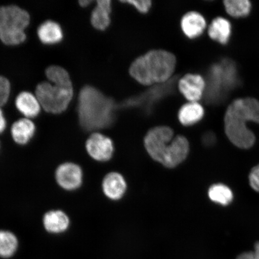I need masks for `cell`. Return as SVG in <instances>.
<instances>
[{
  "mask_svg": "<svg viewBox=\"0 0 259 259\" xmlns=\"http://www.w3.org/2000/svg\"><path fill=\"white\" fill-rule=\"evenodd\" d=\"M224 121L226 135L233 144L241 149L251 148L255 137L247 124H259L258 100L251 97L235 100L226 110Z\"/></svg>",
  "mask_w": 259,
  "mask_h": 259,
  "instance_id": "6da1fadb",
  "label": "cell"
},
{
  "mask_svg": "<svg viewBox=\"0 0 259 259\" xmlns=\"http://www.w3.org/2000/svg\"><path fill=\"white\" fill-rule=\"evenodd\" d=\"M248 179L252 189L259 193V164L252 167L249 174Z\"/></svg>",
  "mask_w": 259,
  "mask_h": 259,
  "instance_id": "484cf974",
  "label": "cell"
},
{
  "mask_svg": "<svg viewBox=\"0 0 259 259\" xmlns=\"http://www.w3.org/2000/svg\"><path fill=\"white\" fill-rule=\"evenodd\" d=\"M11 92V84L6 77L0 76V107L8 102Z\"/></svg>",
  "mask_w": 259,
  "mask_h": 259,
  "instance_id": "d4e9b609",
  "label": "cell"
},
{
  "mask_svg": "<svg viewBox=\"0 0 259 259\" xmlns=\"http://www.w3.org/2000/svg\"><path fill=\"white\" fill-rule=\"evenodd\" d=\"M206 21L203 16L197 12H189L184 16L181 21L183 31L188 37H199L206 28Z\"/></svg>",
  "mask_w": 259,
  "mask_h": 259,
  "instance_id": "5bb4252c",
  "label": "cell"
},
{
  "mask_svg": "<svg viewBox=\"0 0 259 259\" xmlns=\"http://www.w3.org/2000/svg\"><path fill=\"white\" fill-rule=\"evenodd\" d=\"M181 93L191 102H196L205 93L206 82L202 76L197 74H188L179 82Z\"/></svg>",
  "mask_w": 259,
  "mask_h": 259,
  "instance_id": "30bf717a",
  "label": "cell"
},
{
  "mask_svg": "<svg viewBox=\"0 0 259 259\" xmlns=\"http://www.w3.org/2000/svg\"><path fill=\"white\" fill-rule=\"evenodd\" d=\"M111 11L109 0H99L97 2L96 7L92 14V25L96 29L104 30L110 24V13Z\"/></svg>",
  "mask_w": 259,
  "mask_h": 259,
  "instance_id": "ac0fdd59",
  "label": "cell"
},
{
  "mask_svg": "<svg viewBox=\"0 0 259 259\" xmlns=\"http://www.w3.org/2000/svg\"><path fill=\"white\" fill-rule=\"evenodd\" d=\"M46 75L51 82L72 83L69 73L63 67L56 66L48 67L46 70Z\"/></svg>",
  "mask_w": 259,
  "mask_h": 259,
  "instance_id": "cb8c5ba5",
  "label": "cell"
},
{
  "mask_svg": "<svg viewBox=\"0 0 259 259\" xmlns=\"http://www.w3.org/2000/svg\"><path fill=\"white\" fill-rule=\"evenodd\" d=\"M253 251L242 252L236 259H259V241L255 243Z\"/></svg>",
  "mask_w": 259,
  "mask_h": 259,
  "instance_id": "83f0119b",
  "label": "cell"
},
{
  "mask_svg": "<svg viewBox=\"0 0 259 259\" xmlns=\"http://www.w3.org/2000/svg\"><path fill=\"white\" fill-rule=\"evenodd\" d=\"M224 5L227 13L236 18L245 17L251 10V2L248 0H226Z\"/></svg>",
  "mask_w": 259,
  "mask_h": 259,
  "instance_id": "603a6c76",
  "label": "cell"
},
{
  "mask_svg": "<svg viewBox=\"0 0 259 259\" xmlns=\"http://www.w3.org/2000/svg\"><path fill=\"white\" fill-rule=\"evenodd\" d=\"M124 3L134 6L140 12L146 13L149 11L151 6V2L148 0H140V1H125Z\"/></svg>",
  "mask_w": 259,
  "mask_h": 259,
  "instance_id": "4316f807",
  "label": "cell"
},
{
  "mask_svg": "<svg viewBox=\"0 0 259 259\" xmlns=\"http://www.w3.org/2000/svg\"><path fill=\"white\" fill-rule=\"evenodd\" d=\"M176 58L163 50L149 52L136 60L130 68V73L138 82L145 85L167 82L174 72Z\"/></svg>",
  "mask_w": 259,
  "mask_h": 259,
  "instance_id": "277c9868",
  "label": "cell"
},
{
  "mask_svg": "<svg viewBox=\"0 0 259 259\" xmlns=\"http://www.w3.org/2000/svg\"><path fill=\"white\" fill-rule=\"evenodd\" d=\"M145 147L150 156L167 167H174L186 159L189 144L186 138H174L172 130L165 126L155 127L145 138Z\"/></svg>",
  "mask_w": 259,
  "mask_h": 259,
  "instance_id": "7a4b0ae2",
  "label": "cell"
},
{
  "mask_svg": "<svg viewBox=\"0 0 259 259\" xmlns=\"http://www.w3.org/2000/svg\"><path fill=\"white\" fill-rule=\"evenodd\" d=\"M35 132L34 122L28 118L19 119L13 124L11 135L13 140L19 145H25L33 138Z\"/></svg>",
  "mask_w": 259,
  "mask_h": 259,
  "instance_id": "7c38bea8",
  "label": "cell"
},
{
  "mask_svg": "<svg viewBox=\"0 0 259 259\" xmlns=\"http://www.w3.org/2000/svg\"><path fill=\"white\" fill-rule=\"evenodd\" d=\"M91 2H92L89 1V0H82V1L79 2V4L81 6L85 7V6H88Z\"/></svg>",
  "mask_w": 259,
  "mask_h": 259,
  "instance_id": "4dcf8cb0",
  "label": "cell"
},
{
  "mask_svg": "<svg viewBox=\"0 0 259 259\" xmlns=\"http://www.w3.org/2000/svg\"><path fill=\"white\" fill-rule=\"evenodd\" d=\"M208 34L212 39L219 44H228L232 34L231 22L222 17L213 19L208 28Z\"/></svg>",
  "mask_w": 259,
  "mask_h": 259,
  "instance_id": "2e32d148",
  "label": "cell"
},
{
  "mask_svg": "<svg viewBox=\"0 0 259 259\" xmlns=\"http://www.w3.org/2000/svg\"><path fill=\"white\" fill-rule=\"evenodd\" d=\"M29 22L28 13L18 6L0 7V39L8 45L22 43L26 38L25 30Z\"/></svg>",
  "mask_w": 259,
  "mask_h": 259,
  "instance_id": "5b68a950",
  "label": "cell"
},
{
  "mask_svg": "<svg viewBox=\"0 0 259 259\" xmlns=\"http://www.w3.org/2000/svg\"><path fill=\"white\" fill-rule=\"evenodd\" d=\"M35 94L45 111L60 113L67 108L72 99V83L41 82L37 85Z\"/></svg>",
  "mask_w": 259,
  "mask_h": 259,
  "instance_id": "8992f818",
  "label": "cell"
},
{
  "mask_svg": "<svg viewBox=\"0 0 259 259\" xmlns=\"http://www.w3.org/2000/svg\"><path fill=\"white\" fill-rule=\"evenodd\" d=\"M103 193L108 198L118 200L125 192L126 184L120 174L110 173L105 177L102 183Z\"/></svg>",
  "mask_w": 259,
  "mask_h": 259,
  "instance_id": "4fadbf2b",
  "label": "cell"
},
{
  "mask_svg": "<svg viewBox=\"0 0 259 259\" xmlns=\"http://www.w3.org/2000/svg\"><path fill=\"white\" fill-rule=\"evenodd\" d=\"M215 137L212 133H207L203 137V144L207 146L211 145L214 143Z\"/></svg>",
  "mask_w": 259,
  "mask_h": 259,
  "instance_id": "f1b7e54d",
  "label": "cell"
},
{
  "mask_svg": "<svg viewBox=\"0 0 259 259\" xmlns=\"http://www.w3.org/2000/svg\"><path fill=\"white\" fill-rule=\"evenodd\" d=\"M37 34L42 43L47 45L58 44L63 37V32L60 25L52 21L42 24L38 28Z\"/></svg>",
  "mask_w": 259,
  "mask_h": 259,
  "instance_id": "d6986e66",
  "label": "cell"
},
{
  "mask_svg": "<svg viewBox=\"0 0 259 259\" xmlns=\"http://www.w3.org/2000/svg\"><path fill=\"white\" fill-rule=\"evenodd\" d=\"M6 125H7V123H6V118L4 114H3L2 109L0 108V134L4 132Z\"/></svg>",
  "mask_w": 259,
  "mask_h": 259,
  "instance_id": "f546056e",
  "label": "cell"
},
{
  "mask_svg": "<svg viewBox=\"0 0 259 259\" xmlns=\"http://www.w3.org/2000/svg\"><path fill=\"white\" fill-rule=\"evenodd\" d=\"M43 224L46 231L53 234H60L69 229L70 220L69 216L63 210L54 209L45 213Z\"/></svg>",
  "mask_w": 259,
  "mask_h": 259,
  "instance_id": "8fae6325",
  "label": "cell"
},
{
  "mask_svg": "<svg viewBox=\"0 0 259 259\" xmlns=\"http://www.w3.org/2000/svg\"><path fill=\"white\" fill-rule=\"evenodd\" d=\"M115 105L112 99L93 87L85 86L79 95L80 124L87 131L109 127L115 118Z\"/></svg>",
  "mask_w": 259,
  "mask_h": 259,
  "instance_id": "3957f363",
  "label": "cell"
},
{
  "mask_svg": "<svg viewBox=\"0 0 259 259\" xmlns=\"http://www.w3.org/2000/svg\"><path fill=\"white\" fill-rule=\"evenodd\" d=\"M16 106L27 118H34L40 112L41 105L37 97L28 92L19 94L16 99Z\"/></svg>",
  "mask_w": 259,
  "mask_h": 259,
  "instance_id": "9a60e30c",
  "label": "cell"
},
{
  "mask_svg": "<svg viewBox=\"0 0 259 259\" xmlns=\"http://www.w3.org/2000/svg\"><path fill=\"white\" fill-rule=\"evenodd\" d=\"M18 240L12 232L0 230V257L9 258L17 250Z\"/></svg>",
  "mask_w": 259,
  "mask_h": 259,
  "instance_id": "7402d4cb",
  "label": "cell"
},
{
  "mask_svg": "<svg viewBox=\"0 0 259 259\" xmlns=\"http://www.w3.org/2000/svg\"><path fill=\"white\" fill-rule=\"evenodd\" d=\"M235 79V68L228 61L213 65L210 68L206 83V98L210 102L219 101L224 94L234 86Z\"/></svg>",
  "mask_w": 259,
  "mask_h": 259,
  "instance_id": "52a82bcc",
  "label": "cell"
},
{
  "mask_svg": "<svg viewBox=\"0 0 259 259\" xmlns=\"http://www.w3.org/2000/svg\"><path fill=\"white\" fill-rule=\"evenodd\" d=\"M204 115L203 107L197 102H191L184 105L178 113L181 124L191 125L196 124Z\"/></svg>",
  "mask_w": 259,
  "mask_h": 259,
  "instance_id": "ffe728a7",
  "label": "cell"
},
{
  "mask_svg": "<svg viewBox=\"0 0 259 259\" xmlns=\"http://www.w3.org/2000/svg\"><path fill=\"white\" fill-rule=\"evenodd\" d=\"M171 86L164 85L163 87H158V89L150 90L140 97L129 100L126 102V106H141L142 108L149 109L157 100L166 95L169 93Z\"/></svg>",
  "mask_w": 259,
  "mask_h": 259,
  "instance_id": "e0dca14e",
  "label": "cell"
},
{
  "mask_svg": "<svg viewBox=\"0 0 259 259\" xmlns=\"http://www.w3.org/2000/svg\"><path fill=\"white\" fill-rule=\"evenodd\" d=\"M55 178L61 189L72 192L82 186L83 171L79 165L66 162L57 167L55 171Z\"/></svg>",
  "mask_w": 259,
  "mask_h": 259,
  "instance_id": "ba28073f",
  "label": "cell"
},
{
  "mask_svg": "<svg viewBox=\"0 0 259 259\" xmlns=\"http://www.w3.org/2000/svg\"><path fill=\"white\" fill-rule=\"evenodd\" d=\"M209 199L213 202L227 206L234 200V193L228 186L223 184H217L209 188Z\"/></svg>",
  "mask_w": 259,
  "mask_h": 259,
  "instance_id": "44dd1931",
  "label": "cell"
},
{
  "mask_svg": "<svg viewBox=\"0 0 259 259\" xmlns=\"http://www.w3.org/2000/svg\"><path fill=\"white\" fill-rule=\"evenodd\" d=\"M87 153L93 159L106 161L112 157L113 145L111 139L99 133H94L85 144Z\"/></svg>",
  "mask_w": 259,
  "mask_h": 259,
  "instance_id": "9c48e42d",
  "label": "cell"
}]
</instances>
